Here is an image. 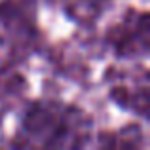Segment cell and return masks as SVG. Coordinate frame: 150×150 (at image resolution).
I'll use <instances>...</instances> for the list:
<instances>
[{"mask_svg":"<svg viewBox=\"0 0 150 150\" xmlns=\"http://www.w3.org/2000/svg\"><path fill=\"white\" fill-rule=\"evenodd\" d=\"M84 2L91 4V6H97V4H101V2H106V0H84Z\"/></svg>","mask_w":150,"mask_h":150,"instance_id":"7a4b0ae2","label":"cell"},{"mask_svg":"<svg viewBox=\"0 0 150 150\" xmlns=\"http://www.w3.org/2000/svg\"><path fill=\"white\" fill-rule=\"evenodd\" d=\"M127 33L122 27H118L116 38H114V46L120 55H133L141 53L148 48V17L146 13H139L131 21V25H127Z\"/></svg>","mask_w":150,"mask_h":150,"instance_id":"6da1fadb","label":"cell"}]
</instances>
